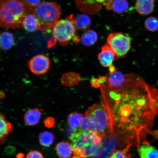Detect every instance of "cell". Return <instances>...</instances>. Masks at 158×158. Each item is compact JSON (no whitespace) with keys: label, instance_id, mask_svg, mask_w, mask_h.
Returning <instances> with one entry per match:
<instances>
[{"label":"cell","instance_id":"1","mask_svg":"<svg viewBox=\"0 0 158 158\" xmlns=\"http://www.w3.org/2000/svg\"><path fill=\"white\" fill-rule=\"evenodd\" d=\"M106 102L124 141L138 149L151 133L158 113V90L137 76L118 92L108 88Z\"/></svg>","mask_w":158,"mask_h":158},{"label":"cell","instance_id":"2","mask_svg":"<svg viewBox=\"0 0 158 158\" xmlns=\"http://www.w3.org/2000/svg\"><path fill=\"white\" fill-rule=\"evenodd\" d=\"M73 151L72 158H86L98 154L102 147V139L91 131H77L69 137Z\"/></svg>","mask_w":158,"mask_h":158},{"label":"cell","instance_id":"3","mask_svg":"<svg viewBox=\"0 0 158 158\" xmlns=\"http://www.w3.org/2000/svg\"><path fill=\"white\" fill-rule=\"evenodd\" d=\"M28 12L23 0H0V27L6 29L19 28Z\"/></svg>","mask_w":158,"mask_h":158},{"label":"cell","instance_id":"4","mask_svg":"<svg viewBox=\"0 0 158 158\" xmlns=\"http://www.w3.org/2000/svg\"><path fill=\"white\" fill-rule=\"evenodd\" d=\"M85 115L88 116L92 123V131L104 137L113 132L114 126L113 118L106 102L94 104L88 108Z\"/></svg>","mask_w":158,"mask_h":158},{"label":"cell","instance_id":"5","mask_svg":"<svg viewBox=\"0 0 158 158\" xmlns=\"http://www.w3.org/2000/svg\"><path fill=\"white\" fill-rule=\"evenodd\" d=\"M76 31L73 15L60 20L53 27L52 36L47 42V47L51 48L56 43L62 46H66L72 40L77 43L79 39L76 36Z\"/></svg>","mask_w":158,"mask_h":158},{"label":"cell","instance_id":"6","mask_svg":"<svg viewBox=\"0 0 158 158\" xmlns=\"http://www.w3.org/2000/svg\"><path fill=\"white\" fill-rule=\"evenodd\" d=\"M33 13L38 21L39 30L45 31L52 28L58 21L61 8L56 3L45 2L40 4Z\"/></svg>","mask_w":158,"mask_h":158},{"label":"cell","instance_id":"7","mask_svg":"<svg viewBox=\"0 0 158 158\" xmlns=\"http://www.w3.org/2000/svg\"><path fill=\"white\" fill-rule=\"evenodd\" d=\"M131 38L121 32H114L109 35L107 44L114 51L118 58L125 56L131 48Z\"/></svg>","mask_w":158,"mask_h":158},{"label":"cell","instance_id":"8","mask_svg":"<svg viewBox=\"0 0 158 158\" xmlns=\"http://www.w3.org/2000/svg\"><path fill=\"white\" fill-rule=\"evenodd\" d=\"M109 74V76L106 77L108 88L116 92L125 87L137 76L133 73L124 74L116 70Z\"/></svg>","mask_w":158,"mask_h":158},{"label":"cell","instance_id":"9","mask_svg":"<svg viewBox=\"0 0 158 158\" xmlns=\"http://www.w3.org/2000/svg\"><path fill=\"white\" fill-rule=\"evenodd\" d=\"M50 65L49 57L44 54L35 55L27 63L30 70L33 74L37 76L46 73L50 69Z\"/></svg>","mask_w":158,"mask_h":158},{"label":"cell","instance_id":"10","mask_svg":"<svg viewBox=\"0 0 158 158\" xmlns=\"http://www.w3.org/2000/svg\"><path fill=\"white\" fill-rule=\"evenodd\" d=\"M115 56L114 51L108 44H106L102 47L101 52L98 55V59L102 66L108 67L112 65Z\"/></svg>","mask_w":158,"mask_h":158},{"label":"cell","instance_id":"11","mask_svg":"<svg viewBox=\"0 0 158 158\" xmlns=\"http://www.w3.org/2000/svg\"><path fill=\"white\" fill-rule=\"evenodd\" d=\"M155 7V0H137L134 9L139 15H147L153 12Z\"/></svg>","mask_w":158,"mask_h":158},{"label":"cell","instance_id":"12","mask_svg":"<svg viewBox=\"0 0 158 158\" xmlns=\"http://www.w3.org/2000/svg\"><path fill=\"white\" fill-rule=\"evenodd\" d=\"M22 27L29 32H33L39 30L38 21L33 11L29 12L26 15L23 20Z\"/></svg>","mask_w":158,"mask_h":158},{"label":"cell","instance_id":"13","mask_svg":"<svg viewBox=\"0 0 158 158\" xmlns=\"http://www.w3.org/2000/svg\"><path fill=\"white\" fill-rule=\"evenodd\" d=\"M41 111V110L38 108L31 109L27 110L24 116L25 123L29 126L36 125L40 119Z\"/></svg>","mask_w":158,"mask_h":158},{"label":"cell","instance_id":"14","mask_svg":"<svg viewBox=\"0 0 158 158\" xmlns=\"http://www.w3.org/2000/svg\"><path fill=\"white\" fill-rule=\"evenodd\" d=\"M12 130V124L0 112V145L4 143L5 138L11 133Z\"/></svg>","mask_w":158,"mask_h":158},{"label":"cell","instance_id":"15","mask_svg":"<svg viewBox=\"0 0 158 158\" xmlns=\"http://www.w3.org/2000/svg\"><path fill=\"white\" fill-rule=\"evenodd\" d=\"M56 151L60 158H72L73 151L72 146L68 142L62 141L57 144Z\"/></svg>","mask_w":158,"mask_h":158},{"label":"cell","instance_id":"16","mask_svg":"<svg viewBox=\"0 0 158 158\" xmlns=\"http://www.w3.org/2000/svg\"><path fill=\"white\" fill-rule=\"evenodd\" d=\"M138 149L141 158H158V151L149 143H143Z\"/></svg>","mask_w":158,"mask_h":158},{"label":"cell","instance_id":"17","mask_svg":"<svg viewBox=\"0 0 158 158\" xmlns=\"http://www.w3.org/2000/svg\"><path fill=\"white\" fill-rule=\"evenodd\" d=\"M14 44L15 38L12 33L5 31L0 34V49L2 50H9Z\"/></svg>","mask_w":158,"mask_h":158},{"label":"cell","instance_id":"18","mask_svg":"<svg viewBox=\"0 0 158 158\" xmlns=\"http://www.w3.org/2000/svg\"><path fill=\"white\" fill-rule=\"evenodd\" d=\"M75 27L77 29L85 31L90 27L91 21L89 17L85 14H81L74 19Z\"/></svg>","mask_w":158,"mask_h":158},{"label":"cell","instance_id":"19","mask_svg":"<svg viewBox=\"0 0 158 158\" xmlns=\"http://www.w3.org/2000/svg\"><path fill=\"white\" fill-rule=\"evenodd\" d=\"M81 42L85 46H92L96 42L98 35L96 31L92 30H88L82 33L80 38Z\"/></svg>","mask_w":158,"mask_h":158},{"label":"cell","instance_id":"20","mask_svg":"<svg viewBox=\"0 0 158 158\" xmlns=\"http://www.w3.org/2000/svg\"><path fill=\"white\" fill-rule=\"evenodd\" d=\"M83 117L82 114L76 112H73L69 114L67 118V122L69 127L77 131Z\"/></svg>","mask_w":158,"mask_h":158},{"label":"cell","instance_id":"21","mask_svg":"<svg viewBox=\"0 0 158 158\" xmlns=\"http://www.w3.org/2000/svg\"><path fill=\"white\" fill-rule=\"evenodd\" d=\"M129 4L127 0H113L110 10L118 14L126 12L128 9Z\"/></svg>","mask_w":158,"mask_h":158},{"label":"cell","instance_id":"22","mask_svg":"<svg viewBox=\"0 0 158 158\" xmlns=\"http://www.w3.org/2000/svg\"><path fill=\"white\" fill-rule=\"evenodd\" d=\"M54 136L51 132L44 131L40 134L39 141L40 143L43 147H48L54 143Z\"/></svg>","mask_w":158,"mask_h":158},{"label":"cell","instance_id":"23","mask_svg":"<svg viewBox=\"0 0 158 158\" xmlns=\"http://www.w3.org/2000/svg\"><path fill=\"white\" fill-rule=\"evenodd\" d=\"M80 80V76L74 73L65 74L63 76L62 82L65 85L71 86L76 84Z\"/></svg>","mask_w":158,"mask_h":158},{"label":"cell","instance_id":"24","mask_svg":"<svg viewBox=\"0 0 158 158\" xmlns=\"http://www.w3.org/2000/svg\"><path fill=\"white\" fill-rule=\"evenodd\" d=\"M145 26L148 30L155 32L158 30V19L155 17H150L145 20Z\"/></svg>","mask_w":158,"mask_h":158},{"label":"cell","instance_id":"25","mask_svg":"<svg viewBox=\"0 0 158 158\" xmlns=\"http://www.w3.org/2000/svg\"><path fill=\"white\" fill-rule=\"evenodd\" d=\"M131 144H128L123 149L114 152L109 158H131V155L129 152Z\"/></svg>","mask_w":158,"mask_h":158},{"label":"cell","instance_id":"26","mask_svg":"<svg viewBox=\"0 0 158 158\" xmlns=\"http://www.w3.org/2000/svg\"><path fill=\"white\" fill-rule=\"evenodd\" d=\"M92 123L89 117L87 116H84L80 127L77 131H92Z\"/></svg>","mask_w":158,"mask_h":158},{"label":"cell","instance_id":"27","mask_svg":"<svg viewBox=\"0 0 158 158\" xmlns=\"http://www.w3.org/2000/svg\"><path fill=\"white\" fill-rule=\"evenodd\" d=\"M29 12H33L40 4L41 0H23Z\"/></svg>","mask_w":158,"mask_h":158},{"label":"cell","instance_id":"28","mask_svg":"<svg viewBox=\"0 0 158 158\" xmlns=\"http://www.w3.org/2000/svg\"><path fill=\"white\" fill-rule=\"evenodd\" d=\"M26 158H44L40 152L37 151H32L30 152L27 154Z\"/></svg>","mask_w":158,"mask_h":158},{"label":"cell","instance_id":"29","mask_svg":"<svg viewBox=\"0 0 158 158\" xmlns=\"http://www.w3.org/2000/svg\"><path fill=\"white\" fill-rule=\"evenodd\" d=\"M45 127L50 128L53 127L55 124V120L52 117H48L45 118L44 121Z\"/></svg>","mask_w":158,"mask_h":158},{"label":"cell","instance_id":"30","mask_svg":"<svg viewBox=\"0 0 158 158\" xmlns=\"http://www.w3.org/2000/svg\"><path fill=\"white\" fill-rule=\"evenodd\" d=\"M113 1V0H96L98 3L105 6L108 10H110V5Z\"/></svg>","mask_w":158,"mask_h":158},{"label":"cell","instance_id":"31","mask_svg":"<svg viewBox=\"0 0 158 158\" xmlns=\"http://www.w3.org/2000/svg\"><path fill=\"white\" fill-rule=\"evenodd\" d=\"M90 83L94 88H98L100 86L101 84L98 79L93 78L90 80Z\"/></svg>","mask_w":158,"mask_h":158},{"label":"cell","instance_id":"32","mask_svg":"<svg viewBox=\"0 0 158 158\" xmlns=\"http://www.w3.org/2000/svg\"><path fill=\"white\" fill-rule=\"evenodd\" d=\"M5 97V94L3 91L0 90V99H3Z\"/></svg>","mask_w":158,"mask_h":158},{"label":"cell","instance_id":"33","mask_svg":"<svg viewBox=\"0 0 158 158\" xmlns=\"http://www.w3.org/2000/svg\"><path fill=\"white\" fill-rule=\"evenodd\" d=\"M24 155L22 153H19L16 155L17 158H23Z\"/></svg>","mask_w":158,"mask_h":158}]
</instances>
